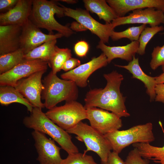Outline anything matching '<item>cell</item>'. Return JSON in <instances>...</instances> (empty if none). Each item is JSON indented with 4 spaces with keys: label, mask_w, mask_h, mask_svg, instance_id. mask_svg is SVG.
Here are the masks:
<instances>
[{
    "label": "cell",
    "mask_w": 164,
    "mask_h": 164,
    "mask_svg": "<svg viewBox=\"0 0 164 164\" xmlns=\"http://www.w3.org/2000/svg\"><path fill=\"white\" fill-rule=\"evenodd\" d=\"M107 81L104 88H94L88 91L84 99L86 109L98 107L111 111L120 118L130 116L125 103V97L120 91V86L124 79L123 75L116 71L104 74Z\"/></svg>",
    "instance_id": "obj_1"
},
{
    "label": "cell",
    "mask_w": 164,
    "mask_h": 164,
    "mask_svg": "<svg viewBox=\"0 0 164 164\" xmlns=\"http://www.w3.org/2000/svg\"><path fill=\"white\" fill-rule=\"evenodd\" d=\"M58 5L55 0H33L29 19L39 28L47 30L50 34H53V31L55 30L68 37L74 33L73 31L67 26L61 24L54 17L55 14L60 18L64 16L63 8Z\"/></svg>",
    "instance_id": "obj_2"
},
{
    "label": "cell",
    "mask_w": 164,
    "mask_h": 164,
    "mask_svg": "<svg viewBox=\"0 0 164 164\" xmlns=\"http://www.w3.org/2000/svg\"><path fill=\"white\" fill-rule=\"evenodd\" d=\"M30 113L29 116L25 117L23 119V124L26 127L48 135L68 154L79 152L69 133L48 117L42 108L33 107Z\"/></svg>",
    "instance_id": "obj_3"
},
{
    "label": "cell",
    "mask_w": 164,
    "mask_h": 164,
    "mask_svg": "<svg viewBox=\"0 0 164 164\" xmlns=\"http://www.w3.org/2000/svg\"><path fill=\"white\" fill-rule=\"evenodd\" d=\"M42 82L44 88L41 98L45 107L48 110L63 101H76L78 95L77 86L73 81L60 78L51 71Z\"/></svg>",
    "instance_id": "obj_4"
},
{
    "label": "cell",
    "mask_w": 164,
    "mask_h": 164,
    "mask_svg": "<svg viewBox=\"0 0 164 164\" xmlns=\"http://www.w3.org/2000/svg\"><path fill=\"white\" fill-rule=\"evenodd\" d=\"M152 130V124L148 122L125 130H117L104 135L110 143L113 151L119 154L131 144L150 143L154 141L155 138Z\"/></svg>",
    "instance_id": "obj_5"
},
{
    "label": "cell",
    "mask_w": 164,
    "mask_h": 164,
    "mask_svg": "<svg viewBox=\"0 0 164 164\" xmlns=\"http://www.w3.org/2000/svg\"><path fill=\"white\" fill-rule=\"evenodd\" d=\"M67 131L76 135L77 139L84 142L87 149L84 153L93 151L99 156L101 164H107L108 156L112 149L104 135L82 121Z\"/></svg>",
    "instance_id": "obj_6"
},
{
    "label": "cell",
    "mask_w": 164,
    "mask_h": 164,
    "mask_svg": "<svg viewBox=\"0 0 164 164\" xmlns=\"http://www.w3.org/2000/svg\"><path fill=\"white\" fill-rule=\"evenodd\" d=\"M45 114L53 122L66 131L87 119L86 109L76 101L66 102L63 105L56 106L48 110Z\"/></svg>",
    "instance_id": "obj_7"
},
{
    "label": "cell",
    "mask_w": 164,
    "mask_h": 164,
    "mask_svg": "<svg viewBox=\"0 0 164 164\" xmlns=\"http://www.w3.org/2000/svg\"><path fill=\"white\" fill-rule=\"evenodd\" d=\"M59 5L64 9V16L72 18L81 23L97 35L104 43H108L112 32L114 30L111 23L101 24L94 19L86 10L81 8L73 9Z\"/></svg>",
    "instance_id": "obj_8"
},
{
    "label": "cell",
    "mask_w": 164,
    "mask_h": 164,
    "mask_svg": "<svg viewBox=\"0 0 164 164\" xmlns=\"http://www.w3.org/2000/svg\"><path fill=\"white\" fill-rule=\"evenodd\" d=\"M47 62L39 60L24 59L10 70L0 75V86L15 87L19 80L42 70H47Z\"/></svg>",
    "instance_id": "obj_9"
},
{
    "label": "cell",
    "mask_w": 164,
    "mask_h": 164,
    "mask_svg": "<svg viewBox=\"0 0 164 164\" xmlns=\"http://www.w3.org/2000/svg\"><path fill=\"white\" fill-rule=\"evenodd\" d=\"M46 70L36 72L19 80L14 87L33 107L42 109L45 107L44 103L41 101L42 93L44 88L42 78Z\"/></svg>",
    "instance_id": "obj_10"
},
{
    "label": "cell",
    "mask_w": 164,
    "mask_h": 164,
    "mask_svg": "<svg viewBox=\"0 0 164 164\" xmlns=\"http://www.w3.org/2000/svg\"><path fill=\"white\" fill-rule=\"evenodd\" d=\"M86 109L91 126L104 135L119 130L122 126L121 118L112 112L95 107Z\"/></svg>",
    "instance_id": "obj_11"
},
{
    "label": "cell",
    "mask_w": 164,
    "mask_h": 164,
    "mask_svg": "<svg viewBox=\"0 0 164 164\" xmlns=\"http://www.w3.org/2000/svg\"><path fill=\"white\" fill-rule=\"evenodd\" d=\"M39 164H62L63 159L60 151L61 148L56 144L54 140L48 138L45 134L34 130L32 132Z\"/></svg>",
    "instance_id": "obj_12"
},
{
    "label": "cell",
    "mask_w": 164,
    "mask_h": 164,
    "mask_svg": "<svg viewBox=\"0 0 164 164\" xmlns=\"http://www.w3.org/2000/svg\"><path fill=\"white\" fill-rule=\"evenodd\" d=\"M111 24L114 29L118 26L132 24H148L154 27L164 24V13L153 8L137 9L127 16L116 18Z\"/></svg>",
    "instance_id": "obj_13"
},
{
    "label": "cell",
    "mask_w": 164,
    "mask_h": 164,
    "mask_svg": "<svg viewBox=\"0 0 164 164\" xmlns=\"http://www.w3.org/2000/svg\"><path fill=\"white\" fill-rule=\"evenodd\" d=\"M108 63L106 56L102 53L97 57H93L88 62L62 73L60 77L63 79L73 81L78 87H85L87 85V80L90 75Z\"/></svg>",
    "instance_id": "obj_14"
},
{
    "label": "cell",
    "mask_w": 164,
    "mask_h": 164,
    "mask_svg": "<svg viewBox=\"0 0 164 164\" xmlns=\"http://www.w3.org/2000/svg\"><path fill=\"white\" fill-rule=\"evenodd\" d=\"M61 34H46L29 19L22 26L20 47L24 54L45 42L63 37Z\"/></svg>",
    "instance_id": "obj_15"
},
{
    "label": "cell",
    "mask_w": 164,
    "mask_h": 164,
    "mask_svg": "<svg viewBox=\"0 0 164 164\" xmlns=\"http://www.w3.org/2000/svg\"><path fill=\"white\" fill-rule=\"evenodd\" d=\"M118 17H122L131 11L153 8L164 13V0H107Z\"/></svg>",
    "instance_id": "obj_16"
},
{
    "label": "cell",
    "mask_w": 164,
    "mask_h": 164,
    "mask_svg": "<svg viewBox=\"0 0 164 164\" xmlns=\"http://www.w3.org/2000/svg\"><path fill=\"white\" fill-rule=\"evenodd\" d=\"M32 0H19L16 5L9 11L0 14V26L18 25L22 26L29 19Z\"/></svg>",
    "instance_id": "obj_17"
},
{
    "label": "cell",
    "mask_w": 164,
    "mask_h": 164,
    "mask_svg": "<svg viewBox=\"0 0 164 164\" xmlns=\"http://www.w3.org/2000/svg\"><path fill=\"white\" fill-rule=\"evenodd\" d=\"M22 28L18 25L0 26V55L20 48Z\"/></svg>",
    "instance_id": "obj_18"
},
{
    "label": "cell",
    "mask_w": 164,
    "mask_h": 164,
    "mask_svg": "<svg viewBox=\"0 0 164 164\" xmlns=\"http://www.w3.org/2000/svg\"><path fill=\"white\" fill-rule=\"evenodd\" d=\"M139 46L138 41L131 42L125 46H110L106 45L100 40L97 48L103 52L109 63L114 59L117 58L130 62L135 54L137 53Z\"/></svg>",
    "instance_id": "obj_19"
},
{
    "label": "cell",
    "mask_w": 164,
    "mask_h": 164,
    "mask_svg": "<svg viewBox=\"0 0 164 164\" xmlns=\"http://www.w3.org/2000/svg\"><path fill=\"white\" fill-rule=\"evenodd\" d=\"M114 65L127 70L132 74L133 78L142 81L147 88L146 92L150 97V101H153L155 100L156 96L155 89L157 84L155 77L149 76L144 73L139 65L138 58H136L135 55L127 65L115 64Z\"/></svg>",
    "instance_id": "obj_20"
},
{
    "label": "cell",
    "mask_w": 164,
    "mask_h": 164,
    "mask_svg": "<svg viewBox=\"0 0 164 164\" xmlns=\"http://www.w3.org/2000/svg\"><path fill=\"white\" fill-rule=\"evenodd\" d=\"M86 10L96 14L100 19L106 23H111L118 18L112 8L105 0H83Z\"/></svg>",
    "instance_id": "obj_21"
},
{
    "label": "cell",
    "mask_w": 164,
    "mask_h": 164,
    "mask_svg": "<svg viewBox=\"0 0 164 164\" xmlns=\"http://www.w3.org/2000/svg\"><path fill=\"white\" fill-rule=\"evenodd\" d=\"M14 103L22 104L27 108L28 111H32L33 107L14 87L10 86L0 87V103L7 106Z\"/></svg>",
    "instance_id": "obj_22"
},
{
    "label": "cell",
    "mask_w": 164,
    "mask_h": 164,
    "mask_svg": "<svg viewBox=\"0 0 164 164\" xmlns=\"http://www.w3.org/2000/svg\"><path fill=\"white\" fill-rule=\"evenodd\" d=\"M132 145L138 149L143 158L152 160L159 164H164V145L159 147L153 146L149 143H137Z\"/></svg>",
    "instance_id": "obj_23"
},
{
    "label": "cell",
    "mask_w": 164,
    "mask_h": 164,
    "mask_svg": "<svg viewBox=\"0 0 164 164\" xmlns=\"http://www.w3.org/2000/svg\"><path fill=\"white\" fill-rule=\"evenodd\" d=\"M56 42L57 39L45 42L24 54V59L41 60L47 62L48 64Z\"/></svg>",
    "instance_id": "obj_24"
},
{
    "label": "cell",
    "mask_w": 164,
    "mask_h": 164,
    "mask_svg": "<svg viewBox=\"0 0 164 164\" xmlns=\"http://www.w3.org/2000/svg\"><path fill=\"white\" fill-rule=\"evenodd\" d=\"M71 50L68 48H61L56 45L48 63L52 71L55 74L60 71L64 63L71 57Z\"/></svg>",
    "instance_id": "obj_25"
},
{
    "label": "cell",
    "mask_w": 164,
    "mask_h": 164,
    "mask_svg": "<svg viewBox=\"0 0 164 164\" xmlns=\"http://www.w3.org/2000/svg\"><path fill=\"white\" fill-rule=\"evenodd\" d=\"M24 53L19 49L12 52L0 55V74L11 70L24 59Z\"/></svg>",
    "instance_id": "obj_26"
},
{
    "label": "cell",
    "mask_w": 164,
    "mask_h": 164,
    "mask_svg": "<svg viewBox=\"0 0 164 164\" xmlns=\"http://www.w3.org/2000/svg\"><path fill=\"white\" fill-rule=\"evenodd\" d=\"M146 25L142 24L137 26H132L120 32L113 31L110 37L113 41H117L122 38H127L131 42L138 40L140 36L146 27Z\"/></svg>",
    "instance_id": "obj_27"
},
{
    "label": "cell",
    "mask_w": 164,
    "mask_h": 164,
    "mask_svg": "<svg viewBox=\"0 0 164 164\" xmlns=\"http://www.w3.org/2000/svg\"><path fill=\"white\" fill-rule=\"evenodd\" d=\"M163 26L146 27L142 32L138 39L139 46L137 53L143 55L145 53L146 46L149 41L157 33L163 31Z\"/></svg>",
    "instance_id": "obj_28"
},
{
    "label": "cell",
    "mask_w": 164,
    "mask_h": 164,
    "mask_svg": "<svg viewBox=\"0 0 164 164\" xmlns=\"http://www.w3.org/2000/svg\"><path fill=\"white\" fill-rule=\"evenodd\" d=\"M62 164H98L94 160L92 156L86 153L77 152L68 154L63 159Z\"/></svg>",
    "instance_id": "obj_29"
},
{
    "label": "cell",
    "mask_w": 164,
    "mask_h": 164,
    "mask_svg": "<svg viewBox=\"0 0 164 164\" xmlns=\"http://www.w3.org/2000/svg\"><path fill=\"white\" fill-rule=\"evenodd\" d=\"M151 56L150 65L152 70H155L159 67L164 65V44L162 46L154 47Z\"/></svg>",
    "instance_id": "obj_30"
},
{
    "label": "cell",
    "mask_w": 164,
    "mask_h": 164,
    "mask_svg": "<svg viewBox=\"0 0 164 164\" xmlns=\"http://www.w3.org/2000/svg\"><path fill=\"white\" fill-rule=\"evenodd\" d=\"M125 162L126 164H149L150 160L142 158L138 149L134 148L128 153Z\"/></svg>",
    "instance_id": "obj_31"
},
{
    "label": "cell",
    "mask_w": 164,
    "mask_h": 164,
    "mask_svg": "<svg viewBox=\"0 0 164 164\" xmlns=\"http://www.w3.org/2000/svg\"><path fill=\"white\" fill-rule=\"evenodd\" d=\"M88 43L84 41L81 40L77 43L74 46V50L76 54L78 56H85L89 50Z\"/></svg>",
    "instance_id": "obj_32"
},
{
    "label": "cell",
    "mask_w": 164,
    "mask_h": 164,
    "mask_svg": "<svg viewBox=\"0 0 164 164\" xmlns=\"http://www.w3.org/2000/svg\"><path fill=\"white\" fill-rule=\"evenodd\" d=\"M80 61L77 59L71 57L68 59L63 65L62 70L67 72L70 71L80 66Z\"/></svg>",
    "instance_id": "obj_33"
},
{
    "label": "cell",
    "mask_w": 164,
    "mask_h": 164,
    "mask_svg": "<svg viewBox=\"0 0 164 164\" xmlns=\"http://www.w3.org/2000/svg\"><path fill=\"white\" fill-rule=\"evenodd\" d=\"M19 0H0V12L1 13L6 12L13 9Z\"/></svg>",
    "instance_id": "obj_34"
},
{
    "label": "cell",
    "mask_w": 164,
    "mask_h": 164,
    "mask_svg": "<svg viewBox=\"0 0 164 164\" xmlns=\"http://www.w3.org/2000/svg\"><path fill=\"white\" fill-rule=\"evenodd\" d=\"M107 164H126L119 156V154L114 151L111 152L109 154Z\"/></svg>",
    "instance_id": "obj_35"
},
{
    "label": "cell",
    "mask_w": 164,
    "mask_h": 164,
    "mask_svg": "<svg viewBox=\"0 0 164 164\" xmlns=\"http://www.w3.org/2000/svg\"><path fill=\"white\" fill-rule=\"evenodd\" d=\"M155 91L156 94L155 101L164 103V84H157Z\"/></svg>",
    "instance_id": "obj_36"
},
{
    "label": "cell",
    "mask_w": 164,
    "mask_h": 164,
    "mask_svg": "<svg viewBox=\"0 0 164 164\" xmlns=\"http://www.w3.org/2000/svg\"><path fill=\"white\" fill-rule=\"evenodd\" d=\"M70 28L73 31L77 32L84 31L87 30L81 23L75 21L73 22L71 24Z\"/></svg>",
    "instance_id": "obj_37"
},
{
    "label": "cell",
    "mask_w": 164,
    "mask_h": 164,
    "mask_svg": "<svg viewBox=\"0 0 164 164\" xmlns=\"http://www.w3.org/2000/svg\"><path fill=\"white\" fill-rule=\"evenodd\" d=\"M162 69L163 73L159 76L155 77L157 84H164V65L162 66Z\"/></svg>",
    "instance_id": "obj_38"
},
{
    "label": "cell",
    "mask_w": 164,
    "mask_h": 164,
    "mask_svg": "<svg viewBox=\"0 0 164 164\" xmlns=\"http://www.w3.org/2000/svg\"><path fill=\"white\" fill-rule=\"evenodd\" d=\"M58 1L65 2L68 4H75L77 3L78 1L76 0H61Z\"/></svg>",
    "instance_id": "obj_39"
},
{
    "label": "cell",
    "mask_w": 164,
    "mask_h": 164,
    "mask_svg": "<svg viewBox=\"0 0 164 164\" xmlns=\"http://www.w3.org/2000/svg\"><path fill=\"white\" fill-rule=\"evenodd\" d=\"M162 34H164V32H163V33H162Z\"/></svg>",
    "instance_id": "obj_40"
}]
</instances>
